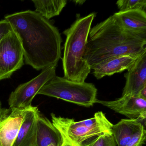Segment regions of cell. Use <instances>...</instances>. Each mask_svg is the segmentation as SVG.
I'll return each instance as SVG.
<instances>
[{
    "instance_id": "15",
    "label": "cell",
    "mask_w": 146,
    "mask_h": 146,
    "mask_svg": "<svg viewBox=\"0 0 146 146\" xmlns=\"http://www.w3.org/2000/svg\"><path fill=\"white\" fill-rule=\"evenodd\" d=\"M63 143L59 131L49 119L40 114L37 121V146H47L51 143L62 146Z\"/></svg>"
},
{
    "instance_id": "27",
    "label": "cell",
    "mask_w": 146,
    "mask_h": 146,
    "mask_svg": "<svg viewBox=\"0 0 146 146\" xmlns=\"http://www.w3.org/2000/svg\"><path fill=\"white\" fill-rule=\"evenodd\" d=\"M0 146H1V145H0Z\"/></svg>"
},
{
    "instance_id": "21",
    "label": "cell",
    "mask_w": 146,
    "mask_h": 146,
    "mask_svg": "<svg viewBox=\"0 0 146 146\" xmlns=\"http://www.w3.org/2000/svg\"><path fill=\"white\" fill-rule=\"evenodd\" d=\"M8 111V110H5L2 109L1 106V102H0V118H1L2 116H4V115Z\"/></svg>"
},
{
    "instance_id": "1",
    "label": "cell",
    "mask_w": 146,
    "mask_h": 146,
    "mask_svg": "<svg viewBox=\"0 0 146 146\" xmlns=\"http://www.w3.org/2000/svg\"><path fill=\"white\" fill-rule=\"evenodd\" d=\"M19 39L25 64L36 70L58 65L62 39L58 30L48 20L28 10L7 15Z\"/></svg>"
},
{
    "instance_id": "11",
    "label": "cell",
    "mask_w": 146,
    "mask_h": 146,
    "mask_svg": "<svg viewBox=\"0 0 146 146\" xmlns=\"http://www.w3.org/2000/svg\"><path fill=\"white\" fill-rule=\"evenodd\" d=\"M37 107L27 109L13 146H37V121L40 115Z\"/></svg>"
},
{
    "instance_id": "10",
    "label": "cell",
    "mask_w": 146,
    "mask_h": 146,
    "mask_svg": "<svg viewBox=\"0 0 146 146\" xmlns=\"http://www.w3.org/2000/svg\"><path fill=\"white\" fill-rule=\"evenodd\" d=\"M126 79L123 96H138L146 86V50L138 57L135 64L124 74Z\"/></svg>"
},
{
    "instance_id": "6",
    "label": "cell",
    "mask_w": 146,
    "mask_h": 146,
    "mask_svg": "<svg viewBox=\"0 0 146 146\" xmlns=\"http://www.w3.org/2000/svg\"><path fill=\"white\" fill-rule=\"evenodd\" d=\"M56 67L42 70L38 76L27 82L19 85L13 91L8 99L11 109L26 110L32 106L33 99L40 90L56 76Z\"/></svg>"
},
{
    "instance_id": "14",
    "label": "cell",
    "mask_w": 146,
    "mask_h": 146,
    "mask_svg": "<svg viewBox=\"0 0 146 146\" xmlns=\"http://www.w3.org/2000/svg\"><path fill=\"white\" fill-rule=\"evenodd\" d=\"M112 16L125 30L146 36V12L139 10L119 11Z\"/></svg>"
},
{
    "instance_id": "18",
    "label": "cell",
    "mask_w": 146,
    "mask_h": 146,
    "mask_svg": "<svg viewBox=\"0 0 146 146\" xmlns=\"http://www.w3.org/2000/svg\"><path fill=\"white\" fill-rule=\"evenodd\" d=\"M112 133H104L82 146H117Z\"/></svg>"
},
{
    "instance_id": "16",
    "label": "cell",
    "mask_w": 146,
    "mask_h": 146,
    "mask_svg": "<svg viewBox=\"0 0 146 146\" xmlns=\"http://www.w3.org/2000/svg\"><path fill=\"white\" fill-rule=\"evenodd\" d=\"M35 12L48 20L60 15L67 4L66 0H32Z\"/></svg>"
},
{
    "instance_id": "26",
    "label": "cell",
    "mask_w": 146,
    "mask_h": 146,
    "mask_svg": "<svg viewBox=\"0 0 146 146\" xmlns=\"http://www.w3.org/2000/svg\"><path fill=\"white\" fill-rule=\"evenodd\" d=\"M72 146H74V145H71Z\"/></svg>"
},
{
    "instance_id": "8",
    "label": "cell",
    "mask_w": 146,
    "mask_h": 146,
    "mask_svg": "<svg viewBox=\"0 0 146 146\" xmlns=\"http://www.w3.org/2000/svg\"><path fill=\"white\" fill-rule=\"evenodd\" d=\"M146 122L139 119H122L113 125L112 132L117 146H142L146 138Z\"/></svg>"
},
{
    "instance_id": "25",
    "label": "cell",
    "mask_w": 146,
    "mask_h": 146,
    "mask_svg": "<svg viewBox=\"0 0 146 146\" xmlns=\"http://www.w3.org/2000/svg\"><path fill=\"white\" fill-rule=\"evenodd\" d=\"M55 146V145L54 144H52V143H51V144H49L48 146Z\"/></svg>"
},
{
    "instance_id": "5",
    "label": "cell",
    "mask_w": 146,
    "mask_h": 146,
    "mask_svg": "<svg viewBox=\"0 0 146 146\" xmlns=\"http://www.w3.org/2000/svg\"><path fill=\"white\" fill-rule=\"evenodd\" d=\"M97 93V89L93 84L77 82L56 76L47 83L37 94L54 97L88 108L96 103Z\"/></svg>"
},
{
    "instance_id": "24",
    "label": "cell",
    "mask_w": 146,
    "mask_h": 146,
    "mask_svg": "<svg viewBox=\"0 0 146 146\" xmlns=\"http://www.w3.org/2000/svg\"><path fill=\"white\" fill-rule=\"evenodd\" d=\"M62 146H72L71 145H70L69 144H63Z\"/></svg>"
},
{
    "instance_id": "2",
    "label": "cell",
    "mask_w": 146,
    "mask_h": 146,
    "mask_svg": "<svg viewBox=\"0 0 146 146\" xmlns=\"http://www.w3.org/2000/svg\"><path fill=\"white\" fill-rule=\"evenodd\" d=\"M146 36L123 29L113 16L91 29L84 59L90 69L109 58L139 57L146 50Z\"/></svg>"
},
{
    "instance_id": "3",
    "label": "cell",
    "mask_w": 146,
    "mask_h": 146,
    "mask_svg": "<svg viewBox=\"0 0 146 146\" xmlns=\"http://www.w3.org/2000/svg\"><path fill=\"white\" fill-rule=\"evenodd\" d=\"M95 14L77 19L63 32L66 36L62 58L64 78L73 82H84L91 72L84 59L89 34Z\"/></svg>"
},
{
    "instance_id": "9",
    "label": "cell",
    "mask_w": 146,
    "mask_h": 146,
    "mask_svg": "<svg viewBox=\"0 0 146 146\" xmlns=\"http://www.w3.org/2000/svg\"><path fill=\"white\" fill-rule=\"evenodd\" d=\"M96 103L126 116L131 119H139L146 122V100L137 96H123L114 101L96 100Z\"/></svg>"
},
{
    "instance_id": "20",
    "label": "cell",
    "mask_w": 146,
    "mask_h": 146,
    "mask_svg": "<svg viewBox=\"0 0 146 146\" xmlns=\"http://www.w3.org/2000/svg\"><path fill=\"white\" fill-rule=\"evenodd\" d=\"M137 96L146 100V86H144L139 92Z\"/></svg>"
},
{
    "instance_id": "22",
    "label": "cell",
    "mask_w": 146,
    "mask_h": 146,
    "mask_svg": "<svg viewBox=\"0 0 146 146\" xmlns=\"http://www.w3.org/2000/svg\"><path fill=\"white\" fill-rule=\"evenodd\" d=\"M9 112V111H8L7 112V113H6L5 114V115H4V116H2V117H1V118H0V125H1V122H2V120H3V119H4V118H5V116H6L7 115V114H8V113Z\"/></svg>"
},
{
    "instance_id": "13",
    "label": "cell",
    "mask_w": 146,
    "mask_h": 146,
    "mask_svg": "<svg viewBox=\"0 0 146 146\" xmlns=\"http://www.w3.org/2000/svg\"><path fill=\"white\" fill-rule=\"evenodd\" d=\"M139 57L123 55L109 58L93 68V75L96 79H100L125 70H128Z\"/></svg>"
},
{
    "instance_id": "7",
    "label": "cell",
    "mask_w": 146,
    "mask_h": 146,
    "mask_svg": "<svg viewBox=\"0 0 146 146\" xmlns=\"http://www.w3.org/2000/svg\"><path fill=\"white\" fill-rule=\"evenodd\" d=\"M24 64L22 46L13 31L0 42V81L10 78Z\"/></svg>"
},
{
    "instance_id": "19",
    "label": "cell",
    "mask_w": 146,
    "mask_h": 146,
    "mask_svg": "<svg viewBox=\"0 0 146 146\" xmlns=\"http://www.w3.org/2000/svg\"><path fill=\"white\" fill-rule=\"evenodd\" d=\"M13 31L11 23L6 19L0 21V42Z\"/></svg>"
},
{
    "instance_id": "4",
    "label": "cell",
    "mask_w": 146,
    "mask_h": 146,
    "mask_svg": "<svg viewBox=\"0 0 146 146\" xmlns=\"http://www.w3.org/2000/svg\"><path fill=\"white\" fill-rule=\"evenodd\" d=\"M51 116L52 123L62 135L63 144L82 146L104 133H112L113 124L102 111L97 112L93 117L80 121L53 113Z\"/></svg>"
},
{
    "instance_id": "12",
    "label": "cell",
    "mask_w": 146,
    "mask_h": 146,
    "mask_svg": "<svg viewBox=\"0 0 146 146\" xmlns=\"http://www.w3.org/2000/svg\"><path fill=\"white\" fill-rule=\"evenodd\" d=\"M27 109H11L2 120L0 125L1 146H13Z\"/></svg>"
},
{
    "instance_id": "17",
    "label": "cell",
    "mask_w": 146,
    "mask_h": 146,
    "mask_svg": "<svg viewBox=\"0 0 146 146\" xmlns=\"http://www.w3.org/2000/svg\"><path fill=\"white\" fill-rule=\"evenodd\" d=\"M116 5L119 11L139 10L146 12V0H119Z\"/></svg>"
},
{
    "instance_id": "23",
    "label": "cell",
    "mask_w": 146,
    "mask_h": 146,
    "mask_svg": "<svg viewBox=\"0 0 146 146\" xmlns=\"http://www.w3.org/2000/svg\"><path fill=\"white\" fill-rule=\"evenodd\" d=\"M85 1H76L75 2H76V4H83Z\"/></svg>"
}]
</instances>
